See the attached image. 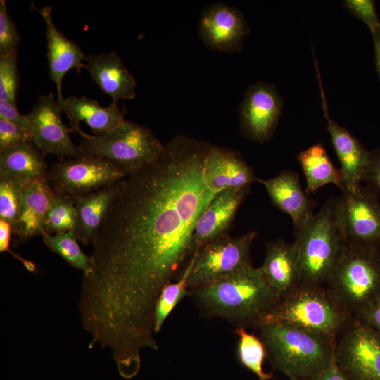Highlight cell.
<instances>
[{
  "mask_svg": "<svg viewBox=\"0 0 380 380\" xmlns=\"http://www.w3.org/2000/svg\"><path fill=\"white\" fill-rule=\"evenodd\" d=\"M41 236L46 247L59 255L72 267L82 271L83 276H87L91 273L92 270L91 256L85 255L82 251L74 233L51 234L43 229Z\"/></svg>",
  "mask_w": 380,
  "mask_h": 380,
  "instance_id": "4316f807",
  "label": "cell"
},
{
  "mask_svg": "<svg viewBox=\"0 0 380 380\" xmlns=\"http://www.w3.org/2000/svg\"><path fill=\"white\" fill-rule=\"evenodd\" d=\"M366 186L336 197L346 244L380 248V201Z\"/></svg>",
  "mask_w": 380,
  "mask_h": 380,
  "instance_id": "8fae6325",
  "label": "cell"
},
{
  "mask_svg": "<svg viewBox=\"0 0 380 380\" xmlns=\"http://www.w3.org/2000/svg\"><path fill=\"white\" fill-rule=\"evenodd\" d=\"M371 159L365 179L366 186L380 196V146L370 151Z\"/></svg>",
  "mask_w": 380,
  "mask_h": 380,
  "instance_id": "8d00e7d4",
  "label": "cell"
},
{
  "mask_svg": "<svg viewBox=\"0 0 380 380\" xmlns=\"http://www.w3.org/2000/svg\"><path fill=\"white\" fill-rule=\"evenodd\" d=\"M33 135L28 129L0 118V153L23 144H32Z\"/></svg>",
  "mask_w": 380,
  "mask_h": 380,
  "instance_id": "836d02e7",
  "label": "cell"
},
{
  "mask_svg": "<svg viewBox=\"0 0 380 380\" xmlns=\"http://www.w3.org/2000/svg\"><path fill=\"white\" fill-rule=\"evenodd\" d=\"M65 114L69 118L72 132L81 137L86 134L80 128V122H85L98 135L108 132L125 120L124 113L117 104L102 107L93 99L86 97L69 96L65 99Z\"/></svg>",
  "mask_w": 380,
  "mask_h": 380,
  "instance_id": "cb8c5ba5",
  "label": "cell"
},
{
  "mask_svg": "<svg viewBox=\"0 0 380 380\" xmlns=\"http://www.w3.org/2000/svg\"><path fill=\"white\" fill-rule=\"evenodd\" d=\"M44 19L47 39V58L49 75L57 89V101L65 113V99L62 95V82L65 75L75 68L78 72L84 68L85 54L78 45L62 34L56 27L49 6L37 9Z\"/></svg>",
  "mask_w": 380,
  "mask_h": 380,
  "instance_id": "ac0fdd59",
  "label": "cell"
},
{
  "mask_svg": "<svg viewBox=\"0 0 380 380\" xmlns=\"http://www.w3.org/2000/svg\"><path fill=\"white\" fill-rule=\"evenodd\" d=\"M0 118H4L24 127L32 134V126L26 115L21 114L18 111L17 106L13 103L0 100Z\"/></svg>",
  "mask_w": 380,
  "mask_h": 380,
  "instance_id": "d590c367",
  "label": "cell"
},
{
  "mask_svg": "<svg viewBox=\"0 0 380 380\" xmlns=\"http://www.w3.org/2000/svg\"><path fill=\"white\" fill-rule=\"evenodd\" d=\"M77 146L82 153L106 158L129 174L157 160L165 145L148 127L125 120L101 134L86 133Z\"/></svg>",
  "mask_w": 380,
  "mask_h": 380,
  "instance_id": "52a82bcc",
  "label": "cell"
},
{
  "mask_svg": "<svg viewBox=\"0 0 380 380\" xmlns=\"http://www.w3.org/2000/svg\"><path fill=\"white\" fill-rule=\"evenodd\" d=\"M297 159L305 174V191L308 196L329 184L341 189L340 170L334 166L321 143L315 144L300 151Z\"/></svg>",
  "mask_w": 380,
  "mask_h": 380,
  "instance_id": "d4e9b609",
  "label": "cell"
},
{
  "mask_svg": "<svg viewBox=\"0 0 380 380\" xmlns=\"http://www.w3.org/2000/svg\"><path fill=\"white\" fill-rule=\"evenodd\" d=\"M211 146L177 136L122 179L82 279L78 310L88 328L131 343L155 338L159 295L194 252L196 222L214 196L203 177Z\"/></svg>",
  "mask_w": 380,
  "mask_h": 380,
  "instance_id": "6da1fadb",
  "label": "cell"
},
{
  "mask_svg": "<svg viewBox=\"0 0 380 380\" xmlns=\"http://www.w3.org/2000/svg\"><path fill=\"white\" fill-rule=\"evenodd\" d=\"M335 360L349 380H380V332L353 317L337 338Z\"/></svg>",
  "mask_w": 380,
  "mask_h": 380,
  "instance_id": "30bf717a",
  "label": "cell"
},
{
  "mask_svg": "<svg viewBox=\"0 0 380 380\" xmlns=\"http://www.w3.org/2000/svg\"><path fill=\"white\" fill-rule=\"evenodd\" d=\"M295 236L301 284L324 286L346 244L336 197L327 199Z\"/></svg>",
  "mask_w": 380,
  "mask_h": 380,
  "instance_id": "277c9868",
  "label": "cell"
},
{
  "mask_svg": "<svg viewBox=\"0 0 380 380\" xmlns=\"http://www.w3.org/2000/svg\"><path fill=\"white\" fill-rule=\"evenodd\" d=\"M256 180L264 186L273 204L291 217L294 235L315 215L316 203L303 190L297 172L284 170L272 178Z\"/></svg>",
  "mask_w": 380,
  "mask_h": 380,
  "instance_id": "e0dca14e",
  "label": "cell"
},
{
  "mask_svg": "<svg viewBox=\"0 0 380 380\" xmlns=\"http://www.w3.org/2000/svg\"><path fill=\"white\" fill-rule=\"evenodd\" d=\"M203 180L215 196L226 190L251 187L253 168L235 151L211 146L203 161Z\"/></svg>",
  "mask_w": 380,
  "mask_h": 380,
  "instance_id": "2e32d148",
  "label": "cell"
},
{
  "mask_svg": "<svg viewBox=\"0 0 380 380\" xmlns=\"http://www.w3.org/2000/svg\"><path fill=\"white\" fill-rule=\"evenodd\" d=\"M19 84L18 52L0 55V100L16 105Z\"/></svg>",
  "mask_w": 380,
  "mask_h": 380,
  "instance_id": "1f68e13d",
  "label": "cell"
},
{
  "mask_svg": "<svg viewBox=\"0 0 380 380\" xmlns=\"http://www.w3.org/2000/svg\"><path fill=\"white\" fill-rule=\"evenodd\" d=\"M352 318L324 286L301 284L280 300L262 325L284 322L337 340Z\"/></svg>",
  "mask_w": 380,
  "mask_h": 380,
  "instance_id": "8992f818",
  "label": "cell"
},
{
  "mask_svg": "<svg viewBox=\"0 0 380 380\" xmlns=\"http://www.w3.org/2000/svg\"><path fill=\"white\" fill-rule=\"evenodd\" d=\"M377 73L380 78V26L371 31Z\"/></svg>",
  "mask_w": 380,
  "mask_h": 380,
  "instance_id": "60d3db41",
  "label": "cell"
},
{
  "mask_svg": "<svg viewBox=\"0 0 380 380\" xmlns=\"http://www.w3.org/2000/svg\"><path fill=\"white\" fill-rule=\"evenodd\" d=\"M189 291L206 317L222 318L244 328H259L281 300L260 268L252 265Z\"/></svg>",
  "mask_w": 380,
  "mask_h": 380,
  "instance_id": "7a4b0ae2",
  "label": "cell"
},
{
  "mask_svg": "<svg viewBox=\"0 0 380 380\" xmlns=\"http://www.w3.org/2000/svg\"><path fill=\"white\" fill-rule=\"evenodd\" d=\"M84 68L103 92L111 97V103L135 98L136 80L115 51L85 54Z\"/></svg>",
  "mask_w": 380,
  "mask_h": 380,
  "instance_id": "44dd1931",
  "label": "cell"
},
{
  "mask_svg": "<svg viewBox=\"0 0 380 380\" xmlns=\"http://www.w3.org/2000/svg\"><path fill=\"white\" fill-rule=\"evenodd\" d=\"M194 260V253L183 272L175 282L167 284L161 291L154 312V332L157 334L175 306L187 296H191L188 279Z\"/></svg>",
  "mask_w": 380,
  "mask_h": 380,
  "instance_id": "83f0119b",
  "label": "cell"
},
{
  "mask_svg": "<svg viewBox=\"0 0 380 380\" xmlns=\"http://www.w3.org/2000/svg\"><path fill=\"white\" fill-rule=\"evenodd\" d=\"M249 32L243 13L235 6L216 2L201 13L198 34L208 49L225 53L239 52Z\"/></svg>",
  "mask_w": 380,
  "mask_h": 380,
  "instance_id": "5bb4252c",
  "label": "cell"
},
{
  "mask_svg": "<svg viewBox=\"0 0 380 380\" xmlns=\"http://www.w3.org/2000/svg\"><path fill=\"white\" fill-rule=\"evenodd\" d=\"M127 175L106 158L82 153L75 158H60L49 168L47 178L56 194L74 198L115 184Z\"/></svg>",
  "mask_w": 380,
  "mask_h": 380,
  "instance_id": "ba28073f",
  "label": "cell"
},
{
  "mask_svg": "<svg viewBox=\"0 0 380 380\" xmlns=\"http://www.w3.org/2000/svg\"><path fill=\"white\" fill-rule=\"evenodd\" d=\"M353 317L380 296V248L346 244L325 285Z\"/></svg>",
  "mask_w": 380,
  "mask_h": 380,
  "instance_id": "5b68a950",
  "label": "cell"
},
{
  "mask_svg": "<svg viewBox=\"0 0 380 380\" xmlns=\"http://www.w3.org/2000/svg\"><path fill=\"white\" fill-rule=\"evenodd\" d=\"M77 215L75 201L67 195H56L44 223V229L55 234L72 232L75 234Z\"/></svg>",
  "mask_w": 380,
  "mask_h": 380,
  "instance_id": "f546056e",
  "label": "cell"
},
{
  "mask_svg": "<svg viewBox=\"0 0 380 380\" xmlns=\"http://www.w3.org/2000/svg\"><path fill=\"white\" fill-rule=\"evenodd\" d=\"M257 235L253 230L237 237L224 234L195 250L189 290L251 265L250 250Z\"/></svg>",
  "mask_w": 380,
  "mask_h": 380,
  "instance_id": "9c48e42d",
  "label": "cell"
},
{
  "mask_svg": "<svg viewBox=\"0 0 380 380\" xmlns=\"http://www.w3.org/2000/svg\"><path fill=\"white\" fill-rule=\"evenodd\" d=\"M250 188L226 189L216 194L211 198L200 215L194 228V251L226 234Z\"/></svg>",
  "mask_w": 380,
  "mask_h": 380,
  "instance_id": "d6986e66",
  "label": "cell"
},
{
  "mask_svg": "<svg viewBox=\"0 0 380 380\" xmlns=\"http://www.w3.org/2000/svg\"><path fill=\"white\" fill-rule=\"evenodd\" d=\"M283 100L276 87L257 82L246 89L239 108L241 133L262 143L274 134L281 116Z\"/></svg>",
  "mask_w": 380,
  "mask_h": 380,
  "instance_id": "7c38bea8",
  "label": "cell"
},
{
  "mask_svg": "<svg viewBox=\"0 0 380 380\" xmlns=\"http://www.w3.org/2000/svg\"><path fill=\"white\" fill-rule=\"evenodd\" d=\"M122 181L73 198L77 215L75 236L84 246L92 243L121 186Z\"/></svg>",
  "mask_w": 380,
  "mask_h": 380,
  "instance_id": "603a6c76",
  "label": "cell"
},
{
  "mask_svg": "<svg viewBox=\"0 0 380 380\" xmlns=\"http://www.w3.org/2000/svg\"><path fill=\"white\" fill-rule=\"evenodd\" d=\"M315 380H349L336 362L335 358L331 364Z\"/></svg>",
  "mask_w": 380,
  "mask_h": 380,
  "instance_id": "ab89813d",
  "label": "cell"
},
{
  "mask_svg": "<svg viewBox=\"0 0 380 380\" xmlns=\"http://www.w3.org/2000/svg\"><path fill=\"white\" fill-rule=\"evenodd\" d=\"M20 34L11 19L4 0H0V55L18 52Z\"/></svg>",
  "mask_w": 380,
  "mask_h": 380,
  "instance_id": "d6a6232c",
  "label": "cell"
},
{
  "mask_svg": "<svg viewBox=\"0 0 380 380\" xmlns=\"http://www.w3.org/2000/svg\"><path fill=\"white\" fill-rule=\"evenodd\" d=\"M345 7L354 16L362 20L370 32L380 26V20L373 0H346Z\"/></svg>",
  "mask_w": 380,
  "mask_h": 380,
  "instance_id": "e575fe53",
  "label": "cell"
},
{
  "mask_svg": "<svg viewBox=\"0 0 380 380\" xmlns=\"http://www.w3.org/2000/svg\"><path fill=\"white\" fill-rule=\"evenodd\" d=\"M235 333L239 336L237 357L241 364L254 373L259 380H270L272 374L265 372L262 369L267 352L260 338L241 327L235 329Z\"/></svg>",
  "mask_w": 380,
  "mask_h": 380,
  "instance_id": "f1b7e54d",
  "label": "cell"
},
{
  "mask_svg": "<svg viewBox=\"0 0 380 380\" xmlns=\"http://www.w3.org/2000/svg\"><path fill=\"white\" fill-rule=\"evenodd\" d=\"M22 203V182L0 174V219L12 227L18 221Z\"/></svg>",
  "mask_w": 380,
  "mask_h": 380,
  "instance_id": "4dcf8cb0",
  "label": "cell"
},
{
  "mask_svg": "<svg viewBox=\"0 0 380 380\" xmlns=\"http://www.w3.org/2000/svg\"><path fill=\"white\" fill-rule=\"evenodd\" d=\"M44 155L32 144H23L0 153V174L20 180L47 177Z\"/></svg>",
  "mask_w": 380,
  "mask_h": 380,
  "instance_id": "484cf974",
  "label": "cell"
},
{
  "mask_svg": "<svg viewBox=\"0 0 380 380\" xmlns=\"http://www.w3.org/2000/svg\"><path fill=\"white\" fill-rule=\"evenodd\" d=\"M61 108L53 94L39 96L31 111L26 115L32 126L33 146L43 155L60 158L82 155L78 146L70 137L68 128L61 118Z\"/></svg>",
  "mask_w": 380,
  "mask_h": 380,
  "instance_id": "4fadbf2b",
  "label": "cell"
},
{
  "mask_svg": "<svg viewBox=\"0 0 380 380\" xmlns=\"http://www.w3.org/2000/svg\"><path fill=\"white\" fill-rule=\"evenodd\" d=\"M354 318L380 332V296Z\"/></svg>",
  "mask_w": 380,
  "mask_h": 380,
  "instance_id": "f35d334b",
  "label": "cell"
},
{
  "mask_svg": "<svg viewBox=\"0 0 380 380\" xmlns=\"http://www.w3.org/2000/svg\"><path fill=\"white\" fill-rule=\"evenodd\" d=\"M317 64H315L322 101L324 116L327 122V129L341 163V191L357 189L364 182L369 169L371 153L346 128L339 125L329 115L327 101Z\"/></svg>",
  "mask_w": 380,
  "mask_h": 380,
  "instance_id": "9a60e30c",
  "label": "cell"
},
{
  "mask_svg": "<svg viewBox=\"0 0 380 380\" xmlns=\"http://www.w3.org/2000/svg\"><path fill=\"white\" fill-rule=\"evenodd\" d=\"M267 357L291 380H315L335 358L336 339L284 322L259 328Z\"/></svg>",
  "mask_w": 380,
  "mask_h": 380,
  "instance_id": "3957f363",
  "label": "cell"
},
{
  "mask_svg": "<svg viewBox=\"0 0 380 380\" xmlns=\"http://www.w3.org/2000/svg\"><path fill=\"white\" fill-rule=\"evenodd\" d=\"M22 182L20 217L12 227L20 241L41 235L49 208L56 196L47 177Z\"/></svg>",
  "mask_w": 380,
  "mask_h": 380,
  "instance_id": "ffe728a7",
  "label": "cell"
},
{
  "mask_svg": "<svg viewBox=\"0 0 380 380\" xmlns=\"http://www.w3.org/2000/svg\"><path fill=\"white\" fill-rule=\"evenodd\" d=\"M260 268L269 286L281 299L302 284L295 246L283 239L266 245L265 260Z\"/></svg>",
  "mask_w": 380,
  "mask_h": 380,
  "instance_id": "7402d4cb",
  "label": "cell"
},
{
  "mask_svg": "<svg viewBox=\"0 0 380 380\" xmlns=\"http://www.w3.org/2000/svg\"><path fill=\"white\" fill-rule=\"evenodd\" d=\"M12 233V225L7 221L0 219V251H8L13 256L20 260L24 266L30 272L35 270V265L19 255L13 253L9 248L11 234Z\"/></svg>",
  "mask_w": 380,
  "mask_h": 380,
  "instance_id": "74e56055",
  "label": "cell"
}]
</instances>
